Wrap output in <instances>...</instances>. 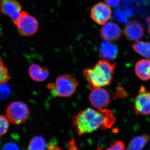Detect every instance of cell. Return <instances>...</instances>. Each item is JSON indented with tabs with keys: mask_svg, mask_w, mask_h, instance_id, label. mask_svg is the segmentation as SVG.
I'll list each match as a JSON object with an SVG mask.
<instances>
[{
	"mask_svg": "<svg viewBox=\"0 0 150 150\" xmlns=\"http://www.w3.org/2000/svg\"><path fill=\"white\" fill-rule=\"evenodd\" d=\"M115 65L106 60H99L92 68L84 70L83 75L90 89L109 86L113 78Z\"/></svg>",
	"mask_w": 150,
	"mask_h": 150,
	"instance_id": "7a4b0ae2",
	"label": "cell"
},
{
	"mask_svg": "<svg viewBox=\"0 0 150 150\" xmlns=\"http://www.w3.org/2000/svg\"><path fill=\"white\" fill-rule=\"evenodd\" d=\"M79 83L74 77L70 74L61 75L56 79L53 86L50 85V88L54 95L61 97L72 96L76 91Z\"/></svg>",
	"mask_w": 150,
	"mask_h": 150,
	"instance_id": "3957f363",
	"label": "cell"
},
{
	"mask_svg": "<svg viewBox=\"0 0 150 150\" xmlns=\"http://www.w3.org/2000/svg\"><path fill=\"white\" fill-rule=\"evenodd\" d=\"M48 150H62L60 149L58 146H55L53 144H51L48 145Z\"/></svg>",
	"mask_w": 150,
	"mask_h": 150,
	"instance_id": "d4e9b609",
	"label": "cell"
},
{
	"mask_svg": "<svg viewBox=\"0 0 150 150\" xmlns=\"http://www.w3.org/2000/svg\"><path fill=\"white\" fill-rule=\"evenodd\" d=\"M149 140V136L147 134L134 137L129 143L127 150H142Z\"/></svg>",
	"mask_w": 150,
	"mask_h": 150,
	"instance_id": "9a60e30c",
	"label": "cell"
},
{
	"mask_svg": "<svg viewBox=\"0 0 150 150\" xmlns=\"http://www.w3.org/2000/svg\"><path fill=\"white\" fill-rule=\"evenodd\" d=\"M69 150H79L76 144H72L69 146Z\"/></svg>",
	"mask_w": 150,
	"mask_h": 150,
	"instance_id": "484cf974",
	"label": "cell"
},
{
	"mask_svg": "<svg viewBox=\"0 0 150 150\" xmlns=\"http://www.w3.org/2000/svg\"><path fill=\"white\" fill-rule=\"evenodd\" d=\"M105 1L109 6L115 7L119 5L120 0H105Z\"/></svg>",
	"mask_w": 150,
	"mask_h": 150,
	"instance_id": "cb8c5ba5",
	"label": "cell"
},
{
	"mask_svg": "<svg viewBox=\"0 0 150 150\" xmlns=\"http://www.w3.org/2000/svg\"><path fill=\"white\" fill-rule=\"evenodd\" d=\"M148 22L149 25V31L150 34V16L148 19Z\"/></svg>",
	"mask_w": 150,
	"mask_h": 150,
	"instance_id": "83f0119b",
	"label": "cell"
},
{
	"mask_svg": "<svg viewBox=\"0 0 150 150\" xmlns=\"http://www.w3.org/2000/svg\"><path fill=\"white\" fill-rule=\"evenodd\" d=\"M19 34L23 36H30L37 32L38 22L34 17L26 11H22L17 23L15 24Z\"/></svg>",
	"mask_w": 150,
	"mask_h": 150,
	"instance_id": "5b68a950",
	"label": "cell"
},
{
	"mask_svg": "<svg viewBox=\"0 0 150 150\" xmlns=\"http://www.w3.org/2000/svg\"><path fill=\"white\" fill-rule=\"evenodd\" d=\"M28 72L30 76L33 81L42 82L46 80L49 77L50 72L46 67H41L37 64L30 66Z\"/></svg>",
	"mask_w": 150,
	"mask_h": 150,
	"instance_id": "4fadbf2b",
	"label": "cell"
},
{
	"mask_svg": "<svg viewBox=\"0 0 150 150\" xmlns=\"http://www.w3.org/2000/svg\"><path fill=\"white\" fill-rule=\"evenodd\" d=\"M134 109L137 114L150 115V92L141 86L139 93L134 101Z\"/></svg>",
	"mask_w": 150,
	"mask_h": 150,
	"instance_id": "52a82bcc",
	"label": "cell"
},
{
	"mask_svg": "<svg viewBox=\"0 0 150 150\" xmlns=\"http://www.w3.org/2000/svg\"><path fill=\"white\" fill-rule=\"evenodd\" d=\"M118 48L115 44L108 40H105L100 47L99 54L100 57L106 61H112L117 57Z\"/></svg>",
	"mask_w": 150,
	"mask_h": 150,
	"instance_id": "7c38bea8",
	"label": "cell"
},
{
	"mask_svg": "<svg viewBox=\"0 0 150 150\" xmlns=\"http://www.w3.org/2000/svg\"><path fill=\"white\" fill-rule=\"evenodd\" d=\"M135 71L138 77L142 80H150V60L142 59L137 62Z\"/></svg>",
	"mask_w": 150,
	"mask_h": 150,
	"instance_id": "5bb4252c",
	"label": "cell"
},
{
	"mask_svg": "<svg viewBox=\"0 0 150 150\" xmlns=\"http://www.w3.org/2000/svg\"><path fill=\"white\" fill-rule=\"evenodd\" d=\"M100 35L103 40L114 41L120 39L122 33L118 25L114 23L110 22L104 24L101 28Z\"/></svg>",
	"mask_w": 150,
	"mask_h": 150,
	"instance_id": "30bf717a",
	"label": "cell"
},
{
	"mask_svg": "<svg viewBox=\"0 0 150 150\" xmlns=\"http://www.w3.org/2000/svg\"><path fill=\"white\" fill-rule=\"evenodd\" d=\"M106 150H125V145L122 141H116Z\"/></svg>",
	"mask_w": 150,
	"mask_h": 150,
	"instance_id": "7402d4cb",
	"label": "cell"
},
{
	"mask_svg": "<svg viewBox=\"0 0 150 150\" xmlns=\"http://www.w3.org/2000/svg\"><path fill=\"white\" fill-rule=\"evenodd\" d=\"M6 115L9 122L15 125L24 123L29 115V110L24 103L14 101L9 105L6 110Z\"/></svg>",
	"mask_w": 150,
	"mask_h": 150,
	"instance_id": "277c9868",
	"label": "cell"
},
{
	"mask_svg": "<svg viewBox=\"0 0 150 150\" xmlns=\"http://www.w3.org/2000/svg\"></svg>",
	"mask_w": 150,
	"mask_h": 150,
	"instance_id": "f1b7e54d",
	"label": "cell"
},
{
	"mask_svg": "<svg viewBox=\"0 0 150 150\" xmlns=\"http://www.w3.org/2000/svg\"><path fill=\"white\" fill-rule=\"evenodd\" d=\"M46 141L41 136H36L30 140L28 150H45Z\"/></svg>",
	"mask_w": 150,
	"mask_h": 150,
	"instance_id": "e0dca14e",
	"label": "cell"
},
{
	"mask_svg": "<svg viewBox=\"0 0 150 150\" xmlns=\"http://www.w3.org/2000/svg\"><path fill=\"white\" fill-rule=\"evenodd\" d=\"M11 79L7 68L0 57V84L6 83Z\"/></svg>",
	"mask_w": 150,
	"mask_h": 150,
	"instance_id": "ac0fdd59",
	"label": "cell"
},
{
	"mask_svg": "<svg viewBox=\"0 0 150 150\" xmlns=\"http://www.w3.org/2000/svg\"><path fill=\"white\" fill-rule=\"evenodd\" d=\"M123 2L126 3V4H132V3L135 1L136 0H122Z\"/></svg>",
	"mask_w": 150,
	"mask_h": 150,
	"instance_id": "4316f807",
	"label": "cell"
},
{
	"mask_svg": "<svg viewBox=\"0 0 150 150\" xmlns=\"http://www.w3.org/2000/svg\"><path fill=\"white\" fill-rule=\"evenodd\" d=\"M2 150H20L18 146L15 143L9 142L6 143L3 147Z\"/></svg>",
	"mask_w": 150,
	"mask_h": 150,
	"instance_id": "603a6c76",
	"label": "cell"
},
{
	"mask_svg": "<svg viewBox=\"0 0 150 150\" xmlns=\"http://www.w3.org/2000/svg\"><path fill=\"white\" fill-rule=\"evenodd\" d=\"M132 47L137 53L150 60V42L137 41Z\"/></svg>",
	"mask_w": 150,
	"mask_h": 150,
	"instance_id": "2e32d148",
	"label": "cell"
},
{
	"mask_svg": "<svg viewBox=\"0 0 150 150\" xmlns=\"http://www.w3.org/2000/svg\"><path fill=\"white\" fill-rule=\"evenodd\" d=\"M144 29L142 24L133 21L127 23L124 28V34L130 41H136L141 39L144 35Z\"/></svg>",
	"mask_w": 150,
	"mask_h": 150,
	"instance_id": "8fae6325",
	"label": "cell"
},
{
	"mask_svg": "<svg viewBox=\"0 0 150 150\" xmlns=\"http://www.w3.org/2000/svg\"><path fill=\"white\" fill-rule=\"evenodd\" d=\"M91 104L96 109H102L110 104V96L107 91L102 88L91 90L89 96Z\"/></svg>",
	"mask_w": 150,
	"mask_h": 150,
	"instance_id": "ba28073f",
	"label": "cell"
},
{
	"mask_svg": "<svg viewBox=\"0 0 150 150\" xmlns=\"http://www.w3.org/2000/svg\"><path fill=\"white\" fill-rule=\"evenodd\" d=\"M6 83L0 84V100L6 99L11 93L10 86Z\"/></svg>",
	"mask_w": 150,
	"mask_h": 150,
	"instance_id": "d6986e66",
	"label": "cell"
},
{
	"mask_svg": "<svg viewBox=\"0 0 150 150\" xmlns=\"http://www.w3.org/2000/svg\"><path fill=\"white\" fill-rule=\"evenodd\" d=\"M21 5L16 0H0V12L9 17L16 24L20 17Z\"/></svg>",
	"mask_w": 150,
	"mask_h": 150,
	"instance_id": "8992f818",
	"label": "cell"
},
{
	"mask_svg": "<svg viewBox=\"0 0 150 150\" xmlns=\"http://www.w3.org/2000/svg\"><path fill=\"white\" fill-rule=\"evenodd\" d=\"M114 16L115 19L121 23H126L128 22V16L127 15L120 7H118L114 11Z\"/></svg>",
	"mask_w": 150,
	"mask_h": 150,
	"instance_id": "ffe728a7",
	"label": "cell"
},
{
	"mask_svg": "<svg viewBox=\"0 0 150 150\" xmlns=\"http://www.w3.org/2000/svg\"><path fill=\"white\" fill-rule=\"evenodd\" d=\"M115 122L111 110L91 108L81 110L72 119L73 127L79 136L90 134L98 129H110Z\"/></svg>",
	"mask_w": 150,
	"mask_h": 150,
	"instance_id": "6da1fadb",
	"label": "cell"
},
{
	"mask_svg": "<svg viewBox=\"0 0 150 150\" xmlns=\"http://www.w3.org/2000/svg\"><path fill=\"white\" fill-rule=\"evenodd\" d=\"M112 11L108 6L103 2L97 3L91 11V17L97 24L104 25L111 16Z\"/></svg>",
	"mask_w": 150,
	"mask_h": 150,
	"instance_id": "9c48e42d",
	"label": "cell"
},
{
	"mask_svg": "<svg viewBox=\"0 0 150 150\" xmlns=\"http://www.w3.org/2000/svg\"><path fill=\"white\" fill-rule=\"evenodd\" d=\"M9 123L7 117L0 115V137L5 135L8 131Z\"/></svg>",
	"mask_w": 150,
	"mask_h": 150,
	"instance_id": "44dd1931",
	"label": "cell"
}]
</instances>
